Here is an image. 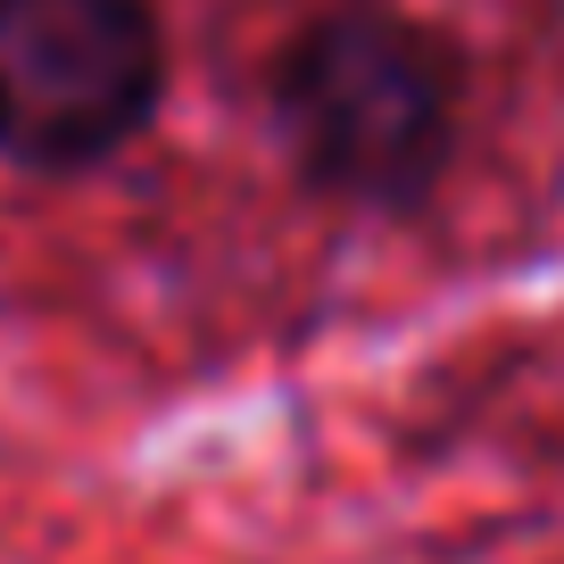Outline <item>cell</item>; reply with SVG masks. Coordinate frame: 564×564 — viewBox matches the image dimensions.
<instances>
[{
	"instance_id": "obj_1",
	"label": "cell",
	"mask_w": 564,
	"mask_h": 564,
	"mask_svg": "<svg viewBox=\"0 0 564 564\" xmlns=\"http://www.w3.org/2000/svg\"><path fill=\"white\" fill-rule=\"evenodd\" d=\"M465 58L399 9H324L274 58V124L307 192L406 216L457 159Z\"/></svg>"
},
{
	"instance_id": "obj_2",
	"label": "cell",
	"mask_w": 564,
	"mask_h": 564,
	"mask_svg": "<svg viewBox=\"0 0 564 564\" xmlns=\"http://www.w3.org/2000/svg\"><path fill=\"white\" fill-rule=\"evenodd\" d=\"M166 34L150 0H0V159L91 175L159 117Z\"/></svg>"
}]
</instances>
